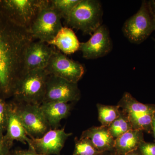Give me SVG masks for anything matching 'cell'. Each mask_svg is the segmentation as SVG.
<instances>
[{"label":"cell","mask_w":155,"mask_h":155,"mask_svg":"<svg viewBox=\"0 0 155 155\" xmlns=\"http://www.w3.org/2000/svg\"><path fill=\"white\" fill-rule=\"evenodd\" d=\"M33 39L28 29L12 21L0 7V97H12L24 73L26 49Z\"/></svg>","instance_id":"1"},{"label":"cell","mask_w":155,"mask_h":155,"mask_svg":"<svg viewBox=\"0 0 155 155\" xmlns=\"http://www.w3.org/2000/svg\"><path fill=\"white\" fill-rule=\"evenodd\" d=\"M48 75L45 69L23 73L14 88L13 101L18 103L41 104L45 94Z\"/></svg>","instance_id":"2"},{"label":"cell","mask_w":155,"mask_h":155,"mask_svg":"<svg viewBox=\"0 0 155 155\" xmlns=\"http://www.w3.org/2000/svg\"><path fill=\"white\" fill-rule=\"evenodd\" d=\"M103 16L102 6L100 1L80 0L65 22L69 28L91 35L102 25Z\"/></svg>","instance_id":"3"},{"label":"cell","mask_w":155,"mask_h":155,"mask_svg":"<svg viewBox=\"0 0 155 155\" xmlns=\"http://www.w3.org/2000/svg\"><path fill=\"white\" fill-rule=\"evenodd\" d=\"M122 32L130 42L140 44L155 31V19L149 1H143L138 11L126 20Z\"/></svg>","instance_id":"4"},{"label":"cell","mask_w":155,"mask_h":155,"mask_svg":"<svg viewBox=\"0 0 155 155\" xmlns=\"http://www.w3.org/2000/svg\"><path fill=\"white\" fill-rule=\"evenodd\" d=\"M62 18L58 11L52 6L50 1L46 0L28 31L33 39H38L39 41L48 43L63 27Z\"/></svg>","instance_id":"5"},{"label":"cell","mask_w":155,"mask_h":155,"mask_svg":"<svg viewBox=\"0 0 155 155\" xmlns=\"http://www.w3.org/2000/svg\"><path fill=\"white\" fill-rule=\"evenodd\" d=\"M118 105L127 115L133 129L152 133V121L155 114V105L142 104L129 93L125 92Z\"/></svg>","instance_id":"6"},{"label":"cell","mask_w":155,"mask_h":155,"mask_svg":"<svg viewBox=\"0 0 155 155\" xmlns=\"http://www.w3.org/2000/svg\"><path fill=\"white\" fill-rule=\"evenodd\" d=\"M46 0H0V7L12 21L29 30Z\"/></svg>","instance_id":"7"},{"label":"cell","mask_w":155,"mask_h":155,"mask_svg":"<svg viewBox=\"0 0 155 155\" xmlns=\"http://www.w3.org/2000/svg\"><path fill=\"white\" fill-rule=\"evenodd\" d=\"M14 101L19 119L30 138H40L51 129L40 105Z\"/></svg>","instance_id":"8"},{"label":"cell","mask_w":155,"mask_h":155,"mask_svg":"<svg viewBox=\"0 0 155 155\" xmlns=\"http://www.w3.org/2000/svg\"><path fill=\"white\" fill-rule=\"evenodd\" d=\"M45 70L48 75H55L75 83L80 80L84 73L82 64L69 59L55 48Z\"/></svg>","instance_id":"9"},{"label":"cell","mask_w":155,"mask_h":155,"mask_svg":"<svg viewBox=\"0 0 155 155\" xmlns=\"http://www.w3.org/2000/svg\"><path fill=\"white\" fill-rule=\"evenodd\" d=\"M80 97L81 92L77 83L70 82L55 75H48L43 103L77 101Z\"/></svg>","instance_id":"10"},{"label":"cell","mask_w":155,"mask_h":155,"mask_svg":"<svg viewBox=\"0 0 155 155\" xmlns=\"http://www.w3.org/2000/svg\"><path fill=\"white\" fill-rule=\"evenodd\" d=\"M110 31L106 25H102L87 41L80 43L79 51L85 59H96L109 54L113 49Z\"/></svg>","instance_id":"11"},{"label":"cell","mask_w":155,"mask_h":155,"mask_svg":"<svg viewBox=\"0 0 155 155\" xmlns=\"http://www.w3.org/2000/svg\"><path fill=\"white\" fill-rule=\"evenodd\" d=\"M72 135L65 132L64 127L51 129L39 138H31L28 149L44 155H60L66 140Z\"/></svg>","instance_id":"12"},{"label":"cell","mask_w":155,"mask_h":155,"mask_svg":"<svg viewBox=\"0 0 155 155\" xmlns=\"http://www.w3.org/2000/svg\"><path fill=\"white\" fill-rule=\"evenodd\" d=\"M54 48L46 43L32 41L28 46L24 58V73L38 69H45Z\"/></svg>","instance_id":"13"},{"label":"cell","mask_w":155,"mask_h":155,"mask_svg":"<svg viewBox=\"0 0 155 155\" xmlns=\"http://www.w3.org/2000/svg\"><path fill=\"white\" fill-rule=\"evenodd\" d=\"M5 135L12 142L16 140L28 146L30 144L31 138L21 123L13 101L8 102V119Z\"/></svg>","instance_id":"14"},{"label":"cell","mask_w":155,"mask_h":155,"mask_svg":"<svg viewBox=\"0 0 155 155\" xmlns=\"http://www.w3.org/2000/svg\"><path fill=\"white\" fill-rule=\"evenodd\" d=\"M80 137H86L91 141L95 147L101 152L113 155L115 139L108 127H92L82 132Z\"/></svg>","instance_id":"15"},{"label":"cell","mask_w":155,"mask_h":155,"mask_svg":"<svg viewBox=\"0 0 155 155\" xmlns=\"http://www.w3.org/2000/svg\"><path fill=\"white\" fill-rule=\"evenodd\" d=\"M40 107L51 129L59 128L61 120L69 116L72 107L71 104L60 102L43 103Z\"/></svg>","instance_id":"16"},{"label":"cell","mask_w":155,"mask_h":155,"mask_svg":"<svg viewBox=\"0 0 155 155\" xmlns=\"http://www.w3.org/2000/svg\"><path fill=\"white\" fill-rule=\"evenodd\" d=\"M48 44L58 48L64 54H71L79 50V42L75 32L67 26L63 27Z\"/></svg>","instance_id":"17"},{"label":"cell","mask_w":155,"mask_h":155,"mask_svg":"<svg viewBox=\"0 0 155 155\" xmlns=\"http://www.w3.org/2000/svg\"><path fill=\"white\" fill-rule=\"evenodd\" d=\"M144 141L143 132L142 130H129L115 140L113 155H125L138 149Z\"/></svg>","instance_id":"18"},{"label":"cell","mask_w":155,"mask_h":155,"mask_svg":"<svg viewBox=\"0 0 155 155\" xmlns=\"http://www.w3.org/2000/svg\"><path fill=\"white\" fill-rule=\"evenodd\" d=\"M98 119L102 126H109L119 117L121 110L119 106H107L97 104Z\"/></svg>","instance_id":"19"},{"label":"cell","mask_w":155,"mask_h":155,"mask_svg":"<svg viewBox=\"0 0 155 155\" xmlns=\"http://www.w3.org/2000/svg\"><path fill=\"white\" fill-rule=\"evenodd\" d=\"M108 128L111 135L115 140L133 129L132 124L127 115L122 110L119 117L109 126Z\"/></svg>","instance_id":"20"},{"label":"cell","mask_w":155,"mask_h":155,"mask_svg":"<svg viewBox=\"0 0 155 155\" xmlns=\"http://www.w3.org/2000/svg\"><path fill=\"white\" fill-rule=\"evenodd\" d=\"M75 149L72 155H109L101 152L95 147L91 141L86 137L75 138Z\"/></svg>","instance_id":"21"},{"label":"cell","mask_w":155,"mask_h":155,"mask_svg":"<svg viewBox=\"0 0 155 155\" xmlns=\"http://www.w3.org/2000/svg\"><path fill=\"white\" fill-rule=\"evenodd\" d=\"M80 0H50L52 6L66 20Z\"/></svg>","instance_id":"22"},{"label":"cell","mask_w":155,"mask_h":155,"mask_svg":"<svg viewBox=\"0 0 155 155\" xmlns=\"http://www.w3.org/2000/svg\"><path fill=\"white\" fill-rule=\"evenodd\" d=\"M8 114V102L0 97V134H5L6 131Z\"/></svg>","instance_id":"23"},{"label":"cell","mask_w":155,"mask_h":155,"mask_svg":"<svg viewBox=\"0 0 155 155\" xmlns=\"http://www.w3.org/2000/svg\"><path fill=\"white\" fill-rule=\"evenodd\" d=\"M13 143L6 138L5 134H0V155H10Z\"/></svg>","instance_id":"24"},{"label":"cell","mask_w":155,"mask_h":155,"mask_svg":"<svg viewBox=\"0 0 155 155\" xmlns=\"http://www.w3.org/2000/svg\"><path fill=\"white\" fill-rule=\"evenodd\" d=\"M138 150L141 155H155V142L143 141L140 145Z\"/></svg>","instance_id":"25"},{"label":"cell","mask_w":155,"mask_h":155,"mask_svg":"<svg viewBox=\"0 0 155 155\" xmlns=\"http://www.w3.org/2000/svg\"><path fill=\"white\" fill-rule=\"evenodd\" d=\"M10 155H44L28 149V150H15L11 151Z\"/></svg>","instance_id":"26"},{"label":"cell","mask_w":155,"mask_h":155,"mask_svg":"<svg viewBox=\"0 0 155 155\" xmlns=\"http://www.w3.org/2000/svg\"><path fill=\"white\" fill-rule=\"evenodd\" d=\"M152 133L153 134V136L154 138L155 142V114L153 117L152 121Z\"/></svg>","instance_id":"27"},{"label":"cell","mask_w":155,"mask_h":155,"mask_svg":"<svg viewBox=\"0 0 155 155\" xmlns=\"http://www.w3.org/2000/svg\"><path fill=\"white\" fill-rule=\"evenodd\" d=\"M149 2L151 9L152 11L155 19V0L149 1Z\"/></svg>","instance_id":"28"},{"label":"cell","mask_w":155,"mask_h":155,"mask_svg":"<svg viewBox=\"0 0 155 155\" xmlns=\"http://www.w3.org/2000/svg\"><path fill=\"white\" fill-rule=\"evenodd\" d=\"M125 155H141L140 153L139 152L138 150V149L136 150L133 151L131 152L128 153L126 154Z\"/></svg>","instance_id":"29"},{"label":"cell","mask_w":155,"mask_h":155,"mask_svg":"<svg viewBox=\"0 0 155 155\" xmlns=\"http://www.w3.org/2000/svg\"></svg>","instance_id":"30"}]
</instances>
